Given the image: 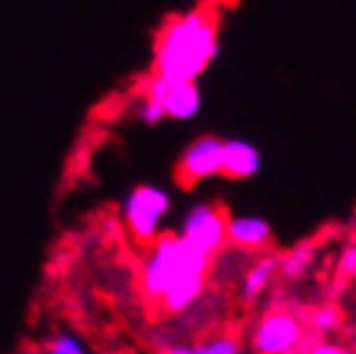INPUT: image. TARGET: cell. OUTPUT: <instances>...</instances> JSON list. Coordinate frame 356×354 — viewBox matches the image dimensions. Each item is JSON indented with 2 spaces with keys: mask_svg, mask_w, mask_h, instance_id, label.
<instances>
[{
  "mask_svg": "<svg viewBox=\"0 0 356 354\" xmlns=\"http://www.w3.org/2000/svg\"><path fill=\"white\" fill-rule=\"evenodd\" d=\"M220 54L217 21L209 10L173 18L155 47V75L173 83H196Z\"/></svg>",
  "mask_w": 356,
  "mask_h": 354,
  "instance_id": "cell-1",
  "label": "cell"
},
{
  "mask_svg": "<svg viewBox=\"0 0 356 354\" xmlns=\"http://www.w3.org/2000/svg\"><path fill=\"white\" fill-rule=\"evenodd\" d=\"M209 269H212V256L191 246L178 233H163L161 238L145 248L137 275V290L150 308H158L163 295L173 284L186 277H207Z\"/></svg>",
  "mask_w": 356,
  "mask_h": 354,
  "instance_id": "cell-2",
  "label": "cell"
},
{
  "mask_svg": "<svg viewBox=\"0 0 356 354\" xmlns=\"http://www.w3.org/2000/svg\"><path fill=\"white\" fill-rule=\"evenodd\" d=\"M170 207H173L170 194L163 186L140 184L127 194L124 204H122V217H124L127 233L132 236L137 246L147 248L152 240L161 238Z\"/></svg>",
  "mask_w": 356,
  "mask_h": 354,
  "instance_id": "cell-3",
  "label": "cell"
},
{
  "mask_svg": "<svg viewBox=\"0 0 356 354\" xmlns=\"http://www.w3.org/2000/svg\"><path fill=\"white\" fill-rule=\"evenodd\" d=\"M178 236L204 251L207 256H214L227 243V215L217 204H194L181 222Z\"/></svg>",
  "mask_w": 356,
  "mask_h": 354,
  "instance_id": "cell-4",
  "label": "cell"
},
{
  "mask_svg": "<svg viewBox=\"0 0 356 354\" xmlns=\"http://www.w3.org/2000/svg\"><path fill=\"white\" fill-rule=\"evenodd\" d=\"M305 341V328L289 310H271L253 331V346L259 354H297Z\"/></svg>",
  "mask_w": 356,
  "mask_h": 354,
  "instance_id": "cell-5",
  "label": "cell"
},
{
  "mask_svg": "<svg viewBox=\"0 0 356 354\" xmlns=\"http://www.w3.org/2000/svg\"><path fill=\"white\" fill-rule=\"evenodd\" d=\"M145 98L155 101L163 109L165 119H176V122H188L202 111V91L196 83H173V80L155 78L147 83Z\"/></svg>",
  "mask_w": 356,
  "mask_h": 354,
  "instance_id": "cell-6",
  "label": "cell"
},
{
  "mask_svg": "<svg viewBox=\"0 0 356 354\" xmlns=\"http://www.w3.org/2000/svg\"><path fill=\"white\" fill-rule=\"evenodd\" d=\"M222 174V140L214 134L196 137L178 160V178L181 184H196L204 178H214Z\"/></svg>",
  "mask_w": 356,
  "mask_h": 354,
  "instance_id": "cell-7",
  "label": "cell"
},
{
  "mask_svg": "<svg viewBox=\"0 0 356 354\" xmlns=\"http://www.w3.org/2000/svg\"><path fill=\"white\" fill-rule=\"evenodd\" d=\"M264 166L261 151L250 140L243 137H227L222 140V174L230 178L256 176Z\"/></svg>",
  "mask_w": 356,
  "mask_h": 354,
  "instance_id": "cell-8",
  "label": "cell"
},
{
  "mask_svg": "<svg viewBox=\"0 0 356 354\" xmlns=\"http://www.w3.org/2000/svg\"><path fill=\"white\" fill-rule=\"evenodd\" d=\"M227 243L243 251H261L271 243V225L259 215L227 217Z\"/></svg>",
  "mask_w": 356,
  "mask_h": 354,
  "instance_id": "cell-9",
  "label": "cell"
},
{
  "mask_svg": "<svg viewBox=\"0 0 356 354\" xmlns=\"http://www.w3.org/2000/svg\"><path fill=\"white\" fill-rule=\"evenodd\" d=\"M279 272V256H261L259 261H253L248 266V272L243 275V282H241V295L245 302H253L259 300L261 295L266 293V287L271 284V279L276 277Z\"/></svg>",
  "mask_w": 356,
  "mask_h": 354,
  "instance_id": "cell-10",
  "label": "cell"
},
{
  "mask_svg": "<svg viewBox=\"0 0 356 354\" xmlns=\"http://www.w3.org/2000/svg\"><path fill=\"white\" fill-rule=\"evenodd\" d=\"M163 354H241V344L232 337H209L199 344H173Z\"/></svg>",
  "mask_w": 356,
  "mask_h": 354,
  "instance_id": "cell-11",
  "label": "cell"
},
{
  "mask_svg": "<svg viewBox=\"0 0 356 354\" xmlns=\"http://www.w3.org/2000/svg\"><path fill=\"white\" fill-rule=\"evenodd\" d=\"M315 243H300V246H294L289 254L284 256H279V275L286 277V279H297V277H302L307 269H310L312 259H315Z\"/></svg>",
  "mask_w": 356,
  "mask_h": 354,
  "instance_id": "cell-12",
  "label": "cell"
},
{
  "mask_svg": "<svg viewBox=\"0 0 356 354\" xmlns=\"http://www.w3.org/2000/svg\"><path fill=\"white\" fill-rule=\"evenodd\" d=\"M44 354H90L86 341L72 331H57L47 339Z\"/></svg>",
  "mask_w": 356,
  "mask_h": 354,
  "instance_id": "cell-13",
  "label": "cell"
},
{
  "mask_svg": "<svg viewBox=\"0 0 356 354\" xmlns=\"http://www.w3.org/2000/svg\"><path fill=\"white\" fill-rule=\"evenodd\" d=\"M339 323H341V313L333 305H325V308H318L310 313V326L315 334H330V331L339 328Z\"/></svg>",
  "mask_w": 356,
  "mask_h": 354,
  "instance_id": "cell-14",
  "label": "cell"
},
{
  "mask_svg": "<svg viewBox=\"0 0 356 354\" xmlns=\"http://www.w3.org/2000/svg\"><path fill=\"white\" fill-rule=\"evenodd\" d=\"M341 269H343V275L356 277V236L351 238V243L346 246V251H343V259H341Z\"/></svg>",
  "mask_w": 356,
  "mask_h": 354,
  "instance_id": "cell-15",
  "label": "cell"
},
{
  "mask_svg": "<svg viewBox=\"0 0 356 354\" xmlns=\"http://www.w3.org/2000/svg\"><path fill=\"white\" fill-rule=\"evenodd\" d=\"M302 354H348L343 352L339 344H330V341H318V344H310V349Z\"/></svg>",
  "mask_w": 356,
  "mask_h": 354,
  "instance_id": "cell-16",
  "label": "cell"
}]
</instances>
